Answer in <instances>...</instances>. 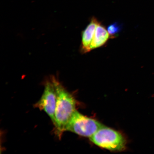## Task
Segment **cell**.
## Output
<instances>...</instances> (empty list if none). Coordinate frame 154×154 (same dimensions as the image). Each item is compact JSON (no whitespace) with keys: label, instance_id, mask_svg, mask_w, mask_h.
Returning <instances> with one entry per match:
<instances>
[{"label":"cell","instance_id":"obj_5","mask_svg":"<svg viewBox=\"0 0 154 154\" xmlns=\"http://www.w3.org/2000/svg\"><path fill=\"white\" fill-rule=\"evenodd\" d=\"M99 23L97 18L95 17H92L89 24L82 32V43L80 47V51L82 54L87 53L91 51L90 46L96 26Z\"/></svg>","mask_w":154,"mask_h":154},{"label":"cell","instance_id":"obj_4","mask_svg":"<svg viewBox=\"0 0 154 154\" xmlns=\"http://www.w3.org/2000/svg\"><path fill=\"white\" fill-rule=\"evenodd\" d=\"M57 101V92L53 76L46 80L43 95L34 107L47 113L54 124L55 112Z\"/></svg>","mask_w":154,"mask_h":154},{"label":"cell","instance_id":"obj_7","mask_svg":"<svg viewBox=\"0 0 154 154\" xmlns=\"http://www.w3.org/2000/svg\"><path fill=\"white\" fill-rule=\"evenodd\" d=\"M122 26L118 22H115L107 27V30L112 38L116 37L117 34L120 32L122 28Z\"/></svg>","mask_w":154,"mask_h":154},{"label":"cell","instance_id":"obj_1","mask_svg":"<svg viewBox=\"0 0 154 154\" xmlns=\"http://www.w3.org/2000/svg\"><path fill=\"white\" fill-rule=\"evenodd\" d=\"M57 92V101L55 112V132L60 138L65 131L67 125L76 110L75 98L67 91L58 79L53 76Z\"/></svg>","mask_w":154,"mask_h":154},{"label":"cell","instance_id":"obj_6","mask_svg":"<svg viewBox=\"0 0 154 154\" xmlns=\"http://www.w3.org/2000/svg\"><path fill=\"white\" fill-rule=\"evenodd\" d=\"M110 38H112L107 29L104 26L99 22L96 26L95 34L90 46L91 50L105 45Z\"/></svg>","mask_w":154,"mask_h":154},{"label":"cell","instance_id":"obj_3","mask_svg":"<svg viewBox=\"0 0 154 154\" xmlns=\"http://www.w3.org/2000/svg\"><path fill=\"white\" fill-rule=\"evenodd\" d=\"M103 126L98 121L76 110L67 125L65 131H68L81 136L90 137Z\"/></svg>","mask_w":154,"mask_h":154},{"label":"cell","instance_id":"obj_2","mask_svg":"<svg viewBox=\"0 0 154 154\" xmlns=\"http://www.w3.org/2000/svg\"><path fill=\"white\" fill-rule=\"evenodd\" d=\"M90 140L100 147L111 151H121L126 148L124 137L117 131L104 126L90 137Z\"/></svg>","mask_w":154,"mask_h":154}]
</instances>
